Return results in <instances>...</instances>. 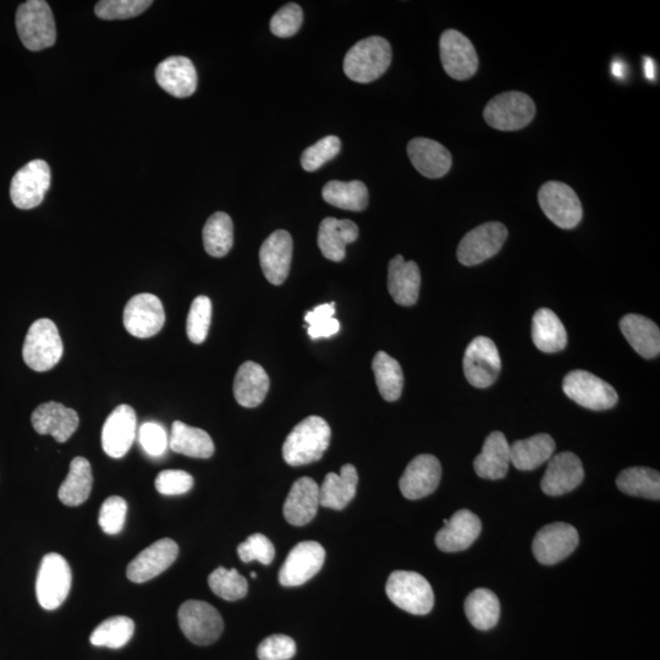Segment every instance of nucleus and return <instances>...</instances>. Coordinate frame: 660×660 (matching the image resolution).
I'll use <instances>...</instances> for the list:
<instances>
[{"mask_svg":"<svg viewBox=\"0 0 660 660\" xmlns=\"http://www.w3.org/2000/svg\"><path fill=\"white\" fill-rule=\"evenodd\" d=\"M332 431L322 417L310 416L301 421L283 445V456L290 466H304L322 459L329 447Z\"/></svg>","mask_w":660,"mask_h":660,"instance_id":"nucleus-1","label":"nucleus"},{"mask_svg":"<svg viewBox=\"0 0 660 660\" xmlns=\"http://www.w3.org/2000/svg\"><path fill=\"white\" fill-rule=\"evenodd\" d=\"M392 46L383 37L357 42L344 59L345 75L359 84H370L381 77L392 63Z\"/></svg>","mask_w":660,"mask_h":660,"instance_id":"nucleus-2","label":"nucleus"},{"mask_svg":"<svg viewBox=\"0 0 660 660\" xmlns=\"http://www.w3.org/2000/svg\"><path fill=\"white\" fill-rule=\"evenodd\" d=\"M64 346L55 323L48 318L38 319L27 332L22 357L36 372H47L62 359Z\"/></svg>","mask_w":660,"mask_h":660,"instance_id":"nucleus-3","label":"nucleus"},{"mask_svg":"<svg viewBox=\"0 0 660 660\" xmlns=\"http://www.w3.org/2000/svg\"><path fill=\"white\" fill-rule=\"evenodd\" d=\"M16 29L22 44L32 52L43 51L57 41L52 9L43 0H29L20 5Z\"/></svg>","mask_w":660,"mask_h":660,"instance_id":"nucleus-4","label":"nucleus"},{"mask_svg":"<svg viewBox=\"0 0 660 660\" xmlns=\"http://www.w3.org/2000/svg\"><path fill=\"white\" fill-rule=\"evenodd\" d=\"M385 592L396 607L414 615L431 613L434 605L432 586L414 571H394L390 574Z\"/></svg>","mask_w":660,"mask_h":660,"instance_id":"nucleus-5","label":"nucleus"},{"mask_svg":"<svg viewBox=\"0 0 660 660\" xmlns=\"http://www.w3.org/2000/svg\"><path fill=\"white\" fill-rule=\"evenodd\" d=\"M536 115V104L524 92H504L484 108L483 117L493 129L516 131L525 128Z\"/></svg>","mask_w":660,"mask_h":660,"instance_id":"nucleus-6","label":"nucleus"},{"mask_svg":"<svg viewBox=\"0 0 660 660\" xmlns=\"http://www.w3.org/2000/svg\"><path fill=\"white\" fill-rule=\"evenodd\" d=\"M73 572L68 561L58 553L44 555L36 580L37 601L46 610L58 609L68 598Z\"/></svg>","mask_w":660,"mask_h":660,"instance_id":"nucleus-7","label":"nucleus"},{"mask_svg":"<svg viewBox=\"0 0 660 660\" xmlns=\"http://www.w3.org/2000/svg\"><path fill=\"white\" fill-rule=\"evenodd\" d=\"M181 631L197 646H209L219 640L224 630L222 615L213 605L202 601H187L179 608Z\"/></svg>","mask_w":660,"mask_h":660,"instance_id":"nucleus-8","label":"nucleus"},{"mask_svg":"<svg viewBox=\"0 0 660 660\" xmlns=\"http://www.w3.org/2000/svg\"><path fill=\"white\" fill-rule=\"evenodd\" d=\"M538 202L550 222L565 230L580 224L583 209L579 196L569 185L548 181L538 192Z\"/></svg>","mask_w":660,"mask_h":660,"instance_id":"nucleus-9","label":"nucleus"},{"mask_svg":"<svg viewBox=\"0 0 660 660\" xmlns=\"http://www.w3.org/2000/svg\"><path fill=\"white\" fill-rule=\"evenodd\" d=\"M566 396L588 410L604 411L618 404L616 390L594 374L576 370L566 374L563 383Z\"/></svg>","mask_w":660,"mask_h":660,"instance_id":"nucleus-10","label":"nucleus"},{"mask_svg":"<svg viewBox=\"0 0 660 660\" xmlns=\"http://www.w3.org/2000/svg\"><path fill=\"white\" fill-rule=\"evenodd\" d=\"M462 365L467 382L480 389L491 387L502 370L497 345L487 337H477L471 341L465 351Z\"/></svg>","mask_w":660,"mask_h":660,"instance_id":"nucleus-11","label":"nucleus"},{"mask_svg":"<svg viewBox=\"0 0 660 660\" xmlns=\"http://www.w3.org/2000/svg\"><path fill=\"white\" fill-rule=\"evenodd\" d=\"M52 183L49 165L36 159L21 168L11 180L10 197L19 209H32L41 205Z\"/></svg>","mask_w":660,"mask_h":660,"instance_id":"nucleus-12","label":"nucleus"},{"mask_svg":"<svg viewBox=\"0 0 660 660\" xmlns=\"http://www.w3.org/2000/svg\"><path fill=\"white\" fill-rule=\"evenodd\" d=\"M508 229L499 222H489L472 229L458 247V260L472 267L494 257L508 239Z\"/></svg>","mask_w":660,"mask_h":660,"instance_id":"nucleus-13","label":"nucleus"},{"mask_svg":"<svg viewBox=\"0 0 660 660\" xmlns=\"http://www.w3.org/2000/svg\"><path fill=\"white\" fill-rule=\"evenodd\" d=\"M440 60L445 73L455 80H469L478 70V55L472 42L461 32L447 30L439 41Z\"/></svg>","mask_w":660,"mask_h":660,"instance_id":"nucleus-14","label":"nucleus"},{"mask_svg":"<svg viewBox=\"0 0 660 660\" xmlns=\"http://www.w3.org/2000/svg\"><path fill=\"white\" fill-rule=\"evenodd\" d=\"M580 538L574 526L555 522L539 530L532 543L538 563L554 565L568 558L579 546Z\"/></svg>","mask_w":660,"mask_h":660,"instance_id":"nucleus-15","label":"nucleus"},{"mask_svg":"<svg viewBox=\"0 0 660 660\" xmlns=\"http://www.w3.org/2000/svg\"><path fill=\"white\" fill-rule=\"evenodd\" d=\"M326 560L321 544L306 541L296 544L279 571V582L284 587L302 586L315 577Z\"/></svg>","mask_w":660,"mask_h":660,"instance_id":"nucleus-16","label":"nucleus"},{"mask_svg":"<svg viewBox=\"0 0 660 660\" xmlns=\"http://www.w3.org/2000/svg\"><path fill=\"white\" fill-rule=\"evenodd\" d=\"M124 326L132 337L147 339L161 332L165 323L162 301L153 294L131 297L124 310Z\"/></svg>","mask_w":660,"mask_h":660,"instance_id":"nucleus-17","label":"nucleus"},{"mask_svg":"<svg viewBox=\"0 0 660 660\" xmlns=\"http://www.w3.org/2000/svg\"><path fill=\"white\" fill-rule=\"evenodd\" d=\"M136 412L129 405H119L104 422L102 447L110 458H124L136 437Z\"/></svg>","mask_w":660,"mask_h":660,"instance_id":"nucleus-18","label":"nucleus"},{"mask_svg":"<svg viewBox=\"0 0 660 660\" xmlns=\"http://www.w3.org/2000/svg\"><path fill=\"white\" fill-rule=\"evenodd\" d=\"M179 547L173 539L163 538L151 544L131 561L126 576L131 582L145 583L154 579L174 564Z\"/></svg>","mask_w":660,"mask_h":660,"instance_id":"nucleus-19","label":"nucleus"},{"mask_svg":"<svg viewBox=\"0 0 660 660\" xmlns=\"http://www.w3.org/2000/svg\"><path fill=\"white\" fill-rule=\"evenodd\" d=\"M442 478V465L436 456L422 454L407 465L401 476L400 491L406 499L418 500L436 492Z\"/></svg>","mask_w":660,"mask_h":660,"instance_id":"nucleus-20","label":"nucleus"},{"mask_svg":"<svg viewBox=\"0 0 660 660\" xmlns=\"http://www.w3.org/2000/svg\"><path fill=\"white\" fill-rule=\"evenodd\" d=\"M583 478H585V470L579 456L564 451L550 458L541 488L549 497H560L579 487Z\"/></svg>","mask_w":660,"mask_h":660,"instance_id":"nucleus-21","label":"nucleus"},{"mask_svg":"<svg viewBox=\"0 0 660 660\" xmlns=\"http://www.w3.org/2000/svg\"><path fill=\"white\" fill-rule=\"evenodd\" d=\"M293 260V238L286 230L274 231L263 242L260 250V263L268 282L282 285L288 278Z\"/></svg>","mask_w":660,"mask_h":660,"instance_id":"nucleus-22","label":"nucleus"},{"mask_svg":"<svg viewBox=\"0 0 660 660\" xmlns=\"http://www.w3.org/2000/svg\"><path fill=\"white\" fill-rule=\"evenodd\" d=\"M31 422L38 434L42 436L49 434L58 443H65L76 432L80 418L75 410L55 401H49L33 411Z\"/></svg>","mask_w":660,"mask_h":660,"instance_id":"nucleus-23","label":"nucleus"},{"mask_svg":"<svg viewBox=\"0 0 660 660\" xmlns=\"http://www.w3.org/2000/svg\"><path fill=\"white\" fill-rule=\"evenodd\" d=\"M482 522L470 510H460L450 517L447 524L437 533V547L445 553L462 552L470 548L480 537Z\"/></svg>","mask_w":660,"mask_h":660,"instance_id":"nucleus-24","label":"nucleus"},{"mask_svg":"<svg viewBox=\"0 0 660 660\" xmlns=\"http://www.w3.org/2000/svg\"><path fill=\"white\" fill-rule=\"evenodd\" d=\"M156 80L169 95L186 98L196 92L197 71L189 58L169 57L157 66Z\"/></svg>","mask_w":660,"mask_h":660,"instance_id":"nucleus-25","label":"nucleus"},{"mask_svg":"<svg viewBox=\"0 0 660 660\" xmlns=\"http://www.w3.org/2000/svg\"><path fill=\"white\" fill-rule=\"evenodd\" d=\"M407 154L417 172L429 179L442 178L449 173L453 165V158L447 148L437 141L423 137L409 142Z\"/></svg>","mask_w":660,"mask_h":660,"instance_id":"nucleus-26","label":"nucleus"},{"mask_svg":"<svg viewBox=\"0 0 660 660\" xmlns=\"http://www.w3.org/2000/svg\"><path fill=\"white\" fill-rule=\"evenodd\" d=\"M319 508V486L310 477H301L286 497L283 513L290 525L301 527L315 519Z\"/></svg>","mask_w":660,"mask_h":660,"instance_id":"nucleus-27","label":"nucleus"},{"mask_svg":"<svg viewBox=\"0 0 660 660\" xmlns=\"http://www.w3.org/2000/svg\"><path fill=\"white\" fill-rule=\"evenodd\" d=\"M421 289V272L417 263L405 261L401 255L389 262L388 290L396 304L414 306Z\"/></svg>","mask_w":660,"mask_h":660,"instance_id":"nucleus-28","label":"nucleus"},{"mask_svg":"<svg viewBox=\"0 0 660 660\" xmlns=\"http://www.w3.org/2000/svg\"><path fill=\"white\" fill-rule=\"evenodd\" d=\"M359 238V228L349 219L326 218L318 230V247L329 261L341 262L346 256V246Z\"/></svg>","mask_w":660,"mask_h":660,"instance_id":"nucleus-29","label":"nucleus"},{"mask_svg":"<svg viewBox=\"0 0 660 660\" xmlns=\"http://www.w3.org/2000/svg\"><path fill=\"white\" fill-rule=\"evenodd\" d=\"M511 464L510 445L502 432L489 434L481 454L473 461L477 476L484 480H502Z\"/></svg>","mask_w":660,"mask_h":660,"instance_id":"nucleus-30","label":"nucleus"},{"mask_svg":"<svg viewBox=\"0 0 660 660\" xmlns=\"http://www.w3.org/2000/svg\"><path fill=\"white\" fill-rule=\"evenodd\" d=\"M268 390L269 377L264 368L252 361L242 363L234 381V396L238 404L253 409L263 403Z\"/></svg>","mask_w":660,"mask_h":660,"instance_id":"nucleus-31","label":"nucleus"},{"mask_svg":"<svg viewBox=\"0 0 660 660\" xmlns=\"http://www.w3.org/2000/svg\"><path fill=\"white\" fill-rule=\"evenodd\" d=\"M359 475L354 465L341 467L340 475L330 472L319 487V505L323 508L343 510L355 498Z\"/></svg>","mask_w":660,"mask_h":660,"instance_id":"nucleus-32","label":"nucleus"},{"mask_svg":"<svg viewBox=\"0 0 660 660\" xmlns=\"http://www.w3.org/2000/svg\"><path fill=\"white\" fill-rule=\"evenodd\" d=\"M621 333L643 359H654L660 352V330L656 323L640 315H627L620 321Z\"/></svg>","mask_w":660,"mask_h":660,"instance_id":"nucleus-33","label":"nucleus"},{"mask_svg":"<svg viewBox=\"0 0 660 660\" xmlns=\"http://www.w3.org/2000/svg\"><path fill=\"white\" fill-rule=\"evenodd\" d=\"M554 439L549 434H537L528 439L517 440L510 445L511 464L520 471H532L552 458Z\"/></svg>","mask_w":660,"mask_h":660,"instance_id":"nucleus-34","label":"nucleus"},{"mask_svg":"<svg viewBox=\"0 0 660 660\" xmlns=\"http://www.w3.org/2000/svg\"><path fill=\"white\" fill-rule=\"evenodd\" d=\"M532 340L538 350L554 354L565 349L568 333L552 310L541 308L532 318Z\"/></svg>","mask_w":660,"mask_h":660,"instance_id":"nucleus-35","label":"nucleus"},{"mask_svg":"<svg viewBox=\"0 0 660 660\" xmlns=\"http://www.w3.org/2000/svg\"><path fill=\"white\" fill-rule=\"evenodd\" d=\"M169 448L174 453L196 459H209L214 454V443L211 436L203 429L187 426L181 421L173 423Z\"/></svg>","mask_w":660,"mask_h":660,"instance_id":"nucleus-36","label":"nucleus"},{"mask_svg":"<svg viewBox=\"0 0 660 660\" xmlns=\"http://www.w3.org/2000/svg\"><path fill=\"white\" fill-rule=\"evenodd\" d=\"M93 476L90 461L77 456L70 464L68 477L59 488L58 497L66 506H79L90 497Z\"/></svg>","mask_w":660,"mask_h":660,"instance_id":"nucleus-37","label":"nucleus"},{"mask_svg":"<svg viewBox=\"0 0 660 660\" xmlns=\"http://www.w3.org/2000/svg\"><path fill=\"white\" fill-rule=\"evenodd\" d=\"M323 200L345 211L361 212L368 206V190L362 181L354 180L349 183L333 180L323 187Z\"/></svg>","mask_w":660,"mask_h":660,"instance_id":"nucleus-38","label":"nucleus"},{"mask_svg":"<svg viewBox=\"0 0 660 660\" xmlns=\"http://www.w3.org/2000/svg\"><path fill=\"white\" fill-rule=\"evenodd\" d=\"M465 613L477 630H491L500 618L499 599L488 588H478L466 598Z\"/></svg>","mask_w":660,"mask_h":660,"instance_id":"nucleus-39","label":"nucleus"},{"mask_svg":"<svg viewBox=\"0 0 660 660\" xmlns=\"http://www.w3.org/2000/svg\"><path fill=\"white\" fill-rule=\"evenodd\" d=\"M372 368L382 398L390 403L398 400L404 388V373L400 363L387 352L379 351L374 356Z\"/></svg>","mask_w":660,"mask_h":660,"instance_id":"nucleus-40","label":"nucleus"},{"mask_svg":"<svg viewBox=\"0 0 660 660\" xmlns=\"http://www.w3.org/2000/svg\"><path fill=\"white\" fill-rule=\"evenodd\" d=\"M616 486L621 492L651 500L660 499L659 472L648 467H630L620 472L616 478Z\"/></svg>","mask_w":660,"mask_h":660,"instance_id":"nucleus-41","label":"nucleus"},{"mask_svg":"<svg viewBox=\"0 0 660 660\" xmlns=\"http://www.w3.org/2000/svg\"><path fill=\"white\" fill-rule=\"evenodd\" d=\"M203 245L209 256H227L234 245L233 220L227 213L217 212L209 217L203 228Z\"/></svg>","mask_w":660,"mask_h":660,"instance_id":"nucleus-42","label":"nucleus"},{"mask_svg":"<svg viewBox=\"0 0 660 660\" xmlns=\"http://www.w3.org/2000/svg\"><path fill=\"white\" fill-rule=\"evenodd\" d=\"M134 632V620L128 616H113L93 630L90 641L96 647L119 649L128 645Z\"/></svg>","mask_w":660,"mask_h":660,"instance_id":"nucleus-43","label":"nucleus"},{"mask_svg":"<svg viewBox=\"0 0 660 660\" xmlns=\"http://www.w3.org/2000/svg\"><path fill=\"white\" fill-rule=\"evenodd\" d=\"M208 585L216 596L228 602L245 598L249 591V583L235 569L218 568L214 570L208 577Z\"/></svg>","mask_w":660,"mask_h":660,"instance_id":"nucleus-44","label":"nucleus"},{"mask_svg":"<svg viewBox=\"0 0 660 660\" xmlns=\"http://www.w3.org/2000/svg\"><path fill=\"white\" fill-rule=\"evenodd\" d=\"M212 319V302L207 296H197L192 301L189 316H187V337L194 344H202L206 340Z\"/></svg>","mask_w":660,"mask_h":660,"instance_id":"nucleus-45","label":"nucleus"},{"mask_svg":"<svg viewBox=\"0 0 660 660\" xmlns=\"http://www.w3.org/2000/svg\"><path fill=\"white\" fill-rule=\"evenodd\" d=\"M335 315V302L317 306L315 310L307 312L305 322L308 324L307 333L312 339L330 338L340 330V323Z\"/></svg>","mask_w":660,"mask_h":660,"instance_id":"nucleus-46","label":"nucleus"},{"mask_svg":"<svg viewBox=\"0 0 660 660\" xmlns=\"http://www.w3.org/2000/svg\"><path fill=\"white\" fill-rule=\"evenodd\" d=\"M152 4L151 0H102L95 13L103 20H126L145 13Z\"/></svg>","mask_w":660,"mask_h":660,"instance_id":"nucleus-47","label":"nucleus"},{"mask_svg":"<svg viewBox=\"0 0 660 660\" xmlns=\"http://www.w3.org/2000/svg\"><path fill=\"white\" fill-rule=\"evenodd\" d=\"M341 141L337 136H327L319 140L315 145L306 148L301 156V165L306 172H316L329 161L338 156Z\"/></svg>","mask_w":660,"mask_h":660,"instance_id":"nucleus-48","label":"nucleus"},{"mask_svg":"<svg viewBox=\"0 0 660 660\" xmlns=\"http://www.w3.org/2000/svg\"><path fill=\"white\" fill-rule=\"evenodd\" d=\"M128 513V504L121 497H109L101 506L98 522L104 533L107 535H118L123 531Z\"/></svg>","mask_w":660,"mask_h":660,"instance_id":"nucleus-49","label":"nucleus"},{"mask_svg":"<svg viewBox=\"0 0 660 660\" xmlns=\"http://www.w3.org/2000/svg\"><path fill=\"white\" fill-rule=\"evenodd\" d=\"M302 21H304V13H302L300 5L295 3L286 4L273 16L271 31L277 37H293L300 30Z\"/></svg>","mask_w":660,"mask_h":660,"instance_id":"nucleus-50","label":"nucleus"},{"mask_svg":"<svg viewBox=\"0 0 660 660\" xmlns=\"http://www.w3.org/2000/svg\"><path fill=\"white\" fill-rule=\"evenodd\" d=\"M238 554L244 563H251V561L257 560L263 565H269L273 563L275 549L268 537L261 535V533H256V535L250 536L244 543L240 544Z\"/></svg>","mask_w":660,"mask_h":660,"instance_id":"nucleus-51","label":"nucleus"},{"mask_svg":"<svg viewBox=\"0 0 660 660\" xmlns=\"http://www.w3.org/2000/svg\"><path fill=\"white\" fill-rule=\"evenodd\" d=\"M296 654V643L286 635H272L260 643L257 657L260 660H290Z\"/></svg>","mask_w":660,"mask_h":660,"instance_id":"nucleus-52","label":"nucleus"},{"mask_svg":"<svg viewBox=\"0 0 660 660\" xmlns=\"http://www.w3.org/2000/svg\"><path fill=\"white\" fill-rule=\"evenodd\" d=\"M194 487V477L181 470H165L156 478L157 491L163 495H181Z\"/></svg>","mask_w":660,"mask_h":660,"instance_id":"nucleus-53","label":"nucleus"},{"mask_svg":"<svg viewBox=\"0 0 660 660\" xmlns=\"http://www.w3.org/2000/svg\"><path fill=\"white\" fill-rule=\"evenodd\" d=\"M140 443L148 455L161 456L169 445V439L165 429L156 422H146L140 428Z\"/></svg>","mask_w":660,"mask_h":660,"instance_id":"nucleus-54","label":"nucleus"},{"mask_svg":"<svg viewBox=\"0 0 660 660\" xmlns=\"http://www.w3.org/2000/svg\"><path fill=\"white\" fill-rule=\"evenodd\" d=\"M646 75L649 80H654V63L652 59L646 58Z\"/></svg>","mask_w":660,"mask_h":660,"instance_id":"nucleus-55","label":"nucleus"},{"mask_svg":"<svg viewBox=\"0 0 660 660\" xmlns=\"http://www.w3.org/2000/svg\"><path fill=\"white\" fill-rule=\"evenodd\" d=\"M251 576H252V579H257V574H256V572H252Z\"/></svg>","mask_w":660,"mask_h":660,"instance_id":"nucleus-56","label":"nucleus"}]
</instances>
